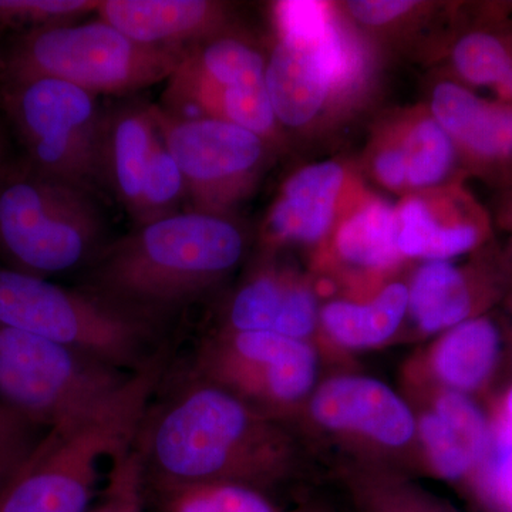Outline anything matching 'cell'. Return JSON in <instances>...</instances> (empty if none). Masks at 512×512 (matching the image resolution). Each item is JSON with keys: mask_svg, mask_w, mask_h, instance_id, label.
<instances>
[{"mask_svg": "<svg viewBox=\"0 0 512 512\" xmlns=\"http://www.w3.org/2000/svg\"><path fill=\"white\" fill-rule=\"evenodd\" d=\"M495 221L510 234V245L503 255L512 276V187L501 191L500 201H498L497 211H495Z\"/></svg>", "mask_w": 512, "mask_h": 512, "instance_id": "cell-32", "label": "cell"}, {"mask_svg": "<svg viewBox=\"0 0 512 512\" xmlns=\"http://www.w3.org/2000/svg\"><path fill=\"white\" fill-rule=\"evenodd\" d=\"M420 431L434 468L447 480L466 477L490 451V426L467 394L444 393Z\"/></svg>", "mask_w": 512, "mask_h": 512, "instance_id": "cell-20", "label": "cell"}, {"mask_svg": "<svg viewBox=\"0 0 512 512\" xmlns=\"http://www.w3.org/2000/svg\"><path fill=\"white\" fill-rule=\"evenodd\" d=\"M336 255L346 264L382 271L399 264V221L396 207L357 190L329 235Z\"/></svg>", "mask_w": 512, "mask_h": 512, "instance_id": "cell-22", "label": "cell"}, {"mask_svg": "<svg viewBox=\"0 0 512 512\" xmlns=\"http://www.w3.org/2000/svg\"><path fill=\"white\" fill-rule=\"evenodd\" d=\"M419 8V2L409 0H355L345 6L349 18L365 28L394 25Z\"/></svg>", "mask_w": 512, "mask_h": 512, "instance_id": "cell-31", "label": "cell"}, {"mask_svg": "<svg viewBox=\"0 0 512 512\" xmlns=\"http://www.w3.org/2000/svg\"><path fill=\"white\" fill-rule=\"evenodd\" d=\"M495 93H497V99L510 101V103H512V69L511 72L508 73V76L505 77L504 82L495 89Z\"/></svg>", "mask_w": 512, "mask_h": 512, "instance_id": "cell-34", "label": "cell"}, {"mask_svg": "<svg viewBox=\"0 0 512 512\" xmlns=\"http://www.w3.org/2000/svg\"><path fill=\"white\" fill-rule=\"evenodd\" d=\"M403 258L450 261L480 251L493 238V220L458 183L407 195L396 207Z\"/></svg>", "mask_w": 512, "mask_h": 512, "instance_id": "cell-13", "label": "cell"}, {"mask_svg": "<svg viewBox=\"0 0 512 512\" xmlns=\"http://www.w3.org/2000/svg\"><path fill=\"white\" fill-rule=\"evenodd\" d=\"M99 6L96 0H0V30L67 25Z\"/></svg>", "mask_w": 512, "mask_h": 512, "instance_id": "cell-29", "label": "cell"}, {"mask_svg": "<svg viewBox=\"0 0 512 512\" xmlns=\"http://www.w3.org/2000/svg\"><path fill=\"white\" fill-rule=\"evenodd\" d=\"M450 60L456 82L497 89L512 69V23L501 13L485 15L457 37Z\"/></svg>", "mask_w": 512, "mask_h": 512, "instance_id": "cell-25", "label": "cell"}, {"mask_svg": "<svg viewBox=\"0 0 512 512\" xmlns=\"http://www.w3.org/2000/svg\"><path fill=\"white\" fill-rule=\"evenodd\" d=\"M154 399L134 443L146 490L207 483L255 488L282 470L278 434L231 393L187 373L163 400Z\"/></svg>", "mask_w": 512, "mask_h": 512, "instance_id": "cell-1", "label": "cell"}, {"mask_svg": "<svg viewBox=\"0 0 512 512\" xmlns=\"http://www.w3.org/2000/svg\"><path fill=\"white\" fill-rule=\"evenodd\" d=\"M100 248V212L89 191L26 160L0 163V255L10 269L46 278L86 268Z\"/></svg>", "mask_w": 512, "mask_h": 512, "instance_id": "cell-6", "label": "cell"}, {"mask_svg": "<svg viewBox=\"0 0 512 512\" xmlns=\"http://www.w3.org/2000/svg\"><path fill=\"white\" fill-rule=\"evenodd\" d=\"M430 114L453 140L466 175L501 191L512 187L510 101L484 99L456 80H444L431 94Z\"/></svg>", "mask_w": 512, "mask_h": 512, "instance_id": "cell-12", "label": "cell"}, {"mask_svg": "<svg viewBox=\"0 0 512 512\" xmlns=\"http://www.w3.org/2000/svg\"><path fill=\"white\" fill-rule=\"evenodd\" d=\"M313 419L335 430L360 431L387 446L412 439L414 419L392 389L369 377L343 376L320 387L311 404Z\"/></svg>", "mask_w": 512, "mask_h": 512, "instance_id": "cell-17", "label": "cell"}, {"mask_svg": "<svg viewBox=\"0 0 512 512\" xmlns=\"http://www.w3.org/2000/svg\"><path fill=\"white\" fill-rule=\"evenodd\" d=\"M227 329L272 332L305 340L318 322V302L308 286L274 271L245 282L228 306Z\"/></svg>", "mask_w": 512, "mask_h": 512, "instance_id": "cell-18", "label": "cell"}, {"mask_svg": "<svg viewBox=\"0 0 512 512\" xmlns=\"http://www.w3.org/2000/svg\"><path fill=\"white\" fill-rule=\"evenodd\" d=\"M158 137L151 109L123 107L104 114L100 146V184L136 218L148 161Z\"/></svg>", "mask_w": 512, "mask_h": 512, "instance_id": "cell-19", "label": "cell"}, {"mask_svg": "<svg viewBox=\"0 0 512 512\" xmlns=\"http://www.w3.org/2000/svg\"><path fill=\"white\" fill-rule=\"evenodd\" d=\"M503 352L497 323L480 315L448 329L437 345L434 367L453 392L473 393L490 382Z\"/></svg>", "mask_w": 512, "mask_h": 512, "instance_id": "cell-23", "label": "cell"}, {"mask_svg": "<svg viewBox=\"0 0 512 512\" xmlns=\"http://www.w3.org/2000/svg\"><path fill=\"white\" fill-rule=\"evenodd\" d=\"M510 289L512 276L503 252H491L470 269L450 261H430L414 275L409 309L421 329L440 332L480 316Z\"/></svg>", "mask_w": 512, "mask_h": 512, "instance_id": "cell-14", "label": "cell"}, {"mask_svg": "<svg viewBox=\"0 0 512 512\" xmlns=\"http://www.w3.org/2000/svg\"><path fill=\"white\" fill-rule=\"evenodd\" d=\"M357 190L345 165L336 161L299 168L266 217V238L275 244H318L329 237Z\"/></svg>", "mask_w": 512, "mask_h": 512, "instance_id": "cell-15", "label": "cell"}, {"mask_svg": "<svg viewBox=\"0 0 512 512\" xmlns=\"http://www.w3.org/2000/svg\"><path fill=\"white\" fill-rule=\"evenodd\" d=\"M2 153H3V138H2V130H0V163H2Z\"/></svg>", "mask_w": 512, "mask_h": 512, "instance_id": "cell-35", "label": "cell"}, {"mask_svg": "<svg viewBox=\"0 0 512 512\" xmlns=\"http://www.w3.org/2000/svg\"><path fill=\"white\" fill-rule=\"evenodd\" d=\"M151 113L183 174L192 211L228 217L254 190L271 144L227 121L185 117L158 107Z\"/></svg>", "mask_w": 512, "mask_h": 512, "instance_id": "cell-10", "label": "cell"}, {"mask_svg": "<svg viewBox=\"0 0 512 512\" xmlns=\"http://www.w3.org/2000/svg\"><path fill=\"white\" fill-rule=\"evenodd\" d=\"M96 13L140 45L180 53L229 35L227 6L212 0H103Z\"/></svg>", "mask_w": 512, "mask_h": 512, "instance_id": "cell-16", "label": "cell"}, {"mask_svg": "<svg viewBox=\"0 0 512 512\" xmlns=\"http://www.w3.org/2000/svg\"><path fill=\"white\" fill-rule=\"evenodd\" d=\"M377 137L402 161L407 195L458 183L466 177L453 140L430 111H416L393 121Z\"/></svg>", "mask_w": 512, "mask_h": 512, "instance_id": "cell-21", "label": "cell"}, {"mask_svg": "<svg viewBox=\"0 0 512 512\" xmlns=\"http://www.w3.org/2000/svg\"><path fill=\"white\" fill-rule=\"evenodd\" d=\"M276 25L279 39L265 80L281 130H309L365 94L375 69L372 52L333 6L281 3Z\"/></svg>", "mask_w": 512, "mask_h": 512, "instance_id": "cell-4", "label": "cell"}, {"mask_svg": "<svg viewBox=\"0 0 512 512\" xmlns=\"http://www.w3.org/2000/svg\"><path fill=\"white\" fill-rule=\"evenodd\" d=\"M185 198H187V188H185L183 174L158 133L150 161H148L140 208L134 220L137 225L146 224V222L175 214L180 211L178 208Z\"/></svg>", "mask_w": 512, "mask_h": 512, "instance_id": "cell-27", "label": "cell"}, {"mask_svg": "<svg viewBox=\"0 0 512 512\" xmlns=\"http://www.w3.org/2000/svg\"><path fill=\"white\" fill-rule=\"evenodd\" d=\"M0 99L39 173L92 190L100 184L104 113L97 96L55 79L2 82Z\"/></svg>", "mask_w": 512, "mask_h": 512, "instance_id": "cell-8", "label": "cell"}, {"mask_svg": "<svg viewBox=\"0 0 512 512\" xmlns=\"http://www.w3.org/2000/svg\"><path fill=\"white\" fill-rule=\"evenodd\" d=\"M160 512H282L249 485L207 483L146 490Z\"/></svg>", "mask_w": 512, "mask_h": 512, "instance_id": "cell-26", "label": "cell"}, {"mask_svg": "<svg viewBox=\"0 0 512 512\" xmlns=\"http://www.w3.org/2000/svg\"><path fill=\"white\" fill-rule=\"evenodd\" d=\"M146 504L143 473L133 447L111 466L99 503L89 512H144Z\"/></svg>", "mask_w": 512, "mask_h": 512, "instance_id": "cell-30", "label": "cell"}, {"mask_svg": "<svg viewBox=\"0 0 512 512\" xmlns=\"http://www.w3.org/2000/svg\"><path fill=\"white\" fill-rule=\"evenodd\" d=\"M49 430L19 410L0 403V493L28 463Z\"/></svg>", "mask_w": 512, "mask_h": 512, "instance_id": "cell-28", "label": "cell"}, {"mask_svg": "<svg viewBox=\"0 0 512 512\" xmlns=\"http://www.w3.org/2000/svg\"><path fill=\"white\" fill-rule=\"evenodd\" d=\"M185 53L140 45L104 20L26 30L0 56V82L55 79L86 92H137L170 79Z\"/></svg>", "mask_w": 512, "mask_h": 512, "instance_id": "cell-7", "label": "cell"}, {"mask_svg": "<svg viewBox=\"0 0 512 512\" xmlns=\"http://www.w3.org/2000/svg\"><path fill=\"white\" fill-rule=\"evenodd\" d=\"M133 375L50 340L0 326V397L46 429L106 402Z\"/></svg>", "mask_w": 512, "mask_h": 512, "instance_id": "cell-9", "label": "cell"}, {"mask_svg": "<svg viewBox=\"0 0 512 512\" xmlns=\"http://www.w3.org/2000/svg\"><path fill=\"white\" fill-rule=\"evenodd\" d=\"M497 447L512 448V389L505 399L501 429L498 431Z\"/></svg>", "mask_w": 512, "mask_h": 512, "instance_id": "cell-33", "label": "cell"}, {"mask_svg": "<svg viewBox=\"0 0 512 512\" xmlns=\"http://www.w3.org/2000/svg\"><path fill=\"white\" fill-rule=\"evenodd\" d=\"M168 365L167 346L109 400L47 431L0 493V512H89L101 466L133 450Z\"/></svg>", "mask_w": 512, "mask_h": 512, "instance_id": "cell-3", "label": "cell"}, {"mask_svg": "<svg viewBox=\"0 0 512 512\" xmlns=\"http://www.w3.org/2000/svg\"><path fill=\"white\" fill-rule=\"evenodd\" d=\"M0 326L30 333L136 373L167 345L161 330L119 311L82 288L0 268Z\"/></svg>", "mask_w": 512, "mask_h": 512, "instance_id": "cell-5", "label": "cell"}, {"mask_svg": "<svg viewBox=\"0 0 512 512\" xmlns=\"http://www.w3.org/2000/svg\"><path fill=\"white\" fill-rule=\"evenodd\" d=\"M245 238L228 217L178 211L104 245L80 288L160 329L241 262Z\"/></svg>", "mask_w": 512, "mask_h": 512, "instance_id": "cell-2", "label": "cell"}, {"mask_svg": "<svg viewBox=\"0 0 512 512\" xmlns=\"http://www.w3.org/2000/svg\"><path fill=\"white\" fill-rule=\"evenodd\" d=\"M409 309V288L390 284L369 303L336 301L322 309L330 336L348 348H370L393 336Z\"/></svg>", "mask_w": 512, "mask_h": 512, "instance_id": "cell-24", "label": "cell"}, {"mask_svg": "<svg viewBox=\"0 0 512 512\" xmlns=\"http://www.w3.org/2000/svg\"><path fill=\"white\" fill-rule=\"evenodd\" d=\"M316 369L315 352L305 340L225 329L202 343L188 373L244 403L251 397L285 406L312 389Z\"/></svg>", "mask_w": 512, "mask_h": 512, "instance_id": "cell-11", "label": "cell"}]
</instances>
